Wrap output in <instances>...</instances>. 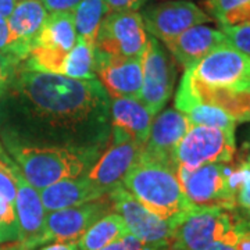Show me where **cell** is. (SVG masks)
<instances>
[{"label": "cell", "instance_id": "obj_32", "mask_svg": "<svg viewBox=\"0 0 250 250\" xmlns=\"http://www.w3.org/2000/svg\"><path fill=\"white\" fill-rule=\"evenodd\" d=\"M245 168H246L245 177H243L241 187L236 192V206H239L241 208H250V170L246 166H245Z\"/></svg>", "mask_w": 250, "mask_h": 250}, {"label": "cell", "instance_id": "obj_41", "mask_svg": "<svg viewBox=\"0 0 250 250\" xmlns=\"http://www.w3.org/2000/svg\"><path fill=\"white\" fill-rule=\"evenodd\" d=\"M0 250H22L20 246H7V248H0Z\"/></svg>", "mask_w": 250, "mask_h": 250}, {"label": "cell", "instance_id": "obj_21", "mask_svg": "<svg viewBox=\"0 0 250 250\" xmlns=\"http://www.w3.org/2000/svg\"><path fill=\"white\" fill-rule=\"evenodd\" d=\"M46 213L64 210L96 200L104 195L93 187L85 175L82 178L62 179L39 190Z\"/></svg>", "mask_w": 250, "mask_h": 250}, {"label": "cell", "instance_id": "obj_40", "mask_svg": "<svg viewBox=\"0 0 250 250\" xmlns=\"http://www.w3.org/2000/svg\"><path fill=\"white\" fill-rule=\"evenodd\" d=\"M241 161H243V164L248 167L250 170V152L249 153H246V156H245V159H242Z\"/></svg>", "mask_w": 250, "mask_h": 250}, {"label": "cell", "instance_id": "obj_37", "mask_svg": "<svg viewBox=\"0 0 250 250\" xmlns=\"http://www.w3.org/2000/svg\"><path fill=\"white\" fill-rule=\"evenodd\" d=\"M16 4L17 0H0V16L4 18L10 17Z\"/></svg>", "mask_w": 250, "mask_h": 250}, {"label": "cell", "instance_id": "obj_18", "mask_svg": "<svg viewBox=\"0 0 250 250\" xmlns=\"http://www.w3.org/2000/svg\"><path fill=\"white\" fill-rule=\"evenodd\" d=\"M175 110L189 120L192 126H211L225 131H235L236 121L223 108L202 103L195 95L190 71L185 70L175 95Z\"/></svg>", "mask_w": 250, "mask_h": 250}, {"label": "cell", "instance_id": "obj_38", "mask_svg": "<svg viewBox=\"0 0 250 250\" xmlns=\"http://www.w3.org/2000/svg\"><path fill=\"white\" fill-rule=\"evenodd\" d=\"M17 238L10 232L9 229L3 225L1 220H0V243H9V242H16Z\"/></svg>", "mask_w": 250, "mask_h": 250}, {"label": "cell", "instance_id": "obj_33", "mask_svg": "<svg viewBox=\"0 0 250 250\" xmlns=\"http://www.w3.org/2000/svg\"><path fill=\"white\" fill-rule=\"evenodd\" d=\"M46 10L52 13H72L75 7L80 4L81 0H41Z\"/></svg>", "mask_w": 250, "mask_h": 250}, {"label": "cell", "instance_id": "obj_15", "mask_svg": "<svg viewBox=\"0 0 250 250\" xmlns=\"http://www.w3.org/2000/svg\"><path fill=\"white\" fill-rule=\"evenodd\" d=\"M95 74L108 96L139 99L142 90L141 59H121L95 49Z\"/></svg>", "mask_w": 250, "mask_h": 250}, {"label": "cell", "instance_id": "obj_20", "mask_svg": "<svg viewBox=\"0 0 250 250\" xmlns=\"http://www.w3.org/2000/svg\"><path fill=\"white\" fill-rule=\"evenodd\" d=\"M228 43L223 31L207 25H196L187 29L167 43L175 60L185 68H192L205 56L218 46Z\"/></svg>", "mask_w": 250, "mask_h": 250}, {"label": "cell", "instance_id": "obj_7", "mask_svg": "<svg viewBox=\"0 0 250 250\" xmlns=\"http://www.w3.org/2000/svg\"><path fill=\"white\" fill-rule=\"evenodd\" d=\"M113 210L124 220L129 233L154 250H167L172 243L177 225L153 214L135 199L123 185L107 193Z\"/></svg>", "mask_w": 250, "mask_h": 250}, {"label": "cell", "instance_id": "obj_39", "mask_svg": "<svg viewBox=\"0 0 250 250\" xmlns=\"http://www.w3.org/2000/svg\"><path fill=\"white\" fill-rule=\"evenodd\" d=\"M238 214L241 217L242 223L245 224V227L250 229V208H242V211Z\"/></svg>", "mask_w": 250, "mask_h": 250}, {"label": "cell", "instance_id": "obj_42", "mask_svg": "<svg viewBox=\"0 0 250 250\" xmlns=\"http://www.w3.org/2000/svg\"><path fill=\"white\" fill-rule=\"evenodd\" d=\"M246 147H250V141L249 142H246Z\"/></svg>", "mask_w": 250, "mask_h": 250}, {"label": "cell", "instance_id": "obj_3", "mask_svg": "<svg viewBox=\"0 0 250 250\" xmlns=\"http://www.w3.org/2000/svg\"><path fill=\"white\" fill-rule=\"evenodd\" d=\"M24 178L36 190L62 179L80 178L88 174L104 147H56L27 146L4 142Z\"/></svg>", "mask_w": 250, "mask_h": 250}, {"label": "cell", "instance_id": "obj_35", "mask_svg": "<svg viewBox=\"0 0 250 250\" xmlns=\"http://www.w3.org/2000/svg\"><path fill=\"white\" fill-rule=\"evenodd\" d=\"M235 246H236L238 250H250V229H248L243 223L239 227L236 245Z\"/></svg>", "mask_w": 250, "mask_h": 250}, {"label": "cell", "instance_id": "obj_25", "mask_svg": "<svg viewBox=\"0 0 250 250\" xmlns=\"http://www.w3.org/2000/svg\"><path fill=\"white\" fill-rule=\"evenodd\" d=\"M60 75L74 80H95V47L77 38L75 46L65 57Z\"/></svg>", "mask_w": 250, "mask_h": 250}, {"label": "cell", "instance_id": "obj_17", "mask_svg": "<svg viewBox=\"0 0 250 250\" xmlns=\"http://www.w3.org/2000/svg\"><path fill=\"white\" fill-rule=\"evenodd\" d=\"M47 13L41 0H20L9 17L14 54L20 62L27 59L35 38L45 24Z\"/></svg>", "mask_w": 250, "mask_h": 250}, {"label": "cell", "instance_id": "obj_13", "mask_svg": "<svg viewBox=\"0 0 250 250\" xmlns=\"http://www.w3.org/2000/svg\"><path fill=\"white\" fill-rule=\"evenodd\" d=\"M113 143L100 154L85 178L103 195L120 187L125 175L138 163L143 145L129 138H111Z\"/></svg>", "mask_w": 250, "mask_h": 250}, {"label": "cell", "instance_id": "obj_30", "mask_svg": "<svg viewBox=\"0 0 250 250\" xmlns=\"http://www.w3.org/2000/svg\"><path fill=\"white\" fill-rule=\"evenodd\" d=\"M238 213V211H236ZM242 225V220L239 214H238V223L233 227L229 232L224 236L221 241L214 242L211 246H208L206 250H238L236 249V238H238V231H239V227Z\"/></svg>", "mask_w": 250, "mask_h": 250}, {"label": "cell", "instance_id": "obj_27", "mask_svg": "<svg viewBox=\"0 0 250 250\" xmlns=\"http://www.w3.org/2000/svg\"><path fill=\"white\" fill-rule=\"evenodd\" d=\"M228 43L250 57V24L242 27L221 28Z\"/></svg>", "mask_w": 250, "mask_h": 250}, {"label": "cell", "instance_id": "obj_11", "mask_svg": "<svg viewBox=\"0 0 250 250\" xmlns=\"http://www.w3.org/2000/svg\"><path fill=\"white\" fill-rule=\"evenodd\" d=\"M113 203L108 195L81 206L50 211L45 215L41 246L53 242L77 243L92 224L110 213Z\"/></svg>", "mask_w": 250, "mask_h": 250}, {"label": "cell", "instance_id": "obj_9", "mask_svg": "<svg viewBox=\"0 0 250 250\" xmlns=\"http://www.w3.org/2000/svg\"><path fill=\"white\" fill-rule=\"evenodd\" d=\"M147 38L138 11L108 13L100 24L95 49L121 59H141Z\"/></svg>", "mask_w": 250, "mask_h": 250}, {"label": "cell", "instance_id": "obj_2", "mask_svg": "<svg viewBox=\"0 0 250 250\" xmlns=\"http://www.w3.org/2000/svg\"><path fill=\"white\" fill-rule=\"evenodd\" d=\"M121 185L153 214L175 225L195 208L181 187L177 166L139 157Z\"/></svg>", "mask_w": 250, "mask_h": 250}, {"label": "cell", "instance_id": "obj_1", "mask_svg": "<svg viewBox=\"0 0 250 250\" xmlns=\"http://www.w3.org/2000/svg\"><path fill=\"white\" fill-rule=\"evenodd\" d=\"M6 95L4 142L82 149L106 147L111 138V102L98 78L20 70Z\"/></svg>", "mask_w": 250, "mask_h": 250}, {"label": "cell", "instance_id": "obj_12", "mask_svg": "<svg viewBox=\"0 0 250 250\" xmlns=\"http://www.w3.org/2000/svg\"><path fill=\"white\" fill-rule=\"evenodd\" d=\"M145 29L163 43H168L187 29L203 25L211 17L189 0H170L146 9L142 14Z\"/></svg>", "mask_w": 250, "mask_h": 250}, {"label": "cell", "instance_id": "obj_43", "mask_svg": "<svg viewBox=\"0 0 250 250\" xmlns=\"http://www.w3.org/2000/svg\"><path fill=\"white\" fill-rule=\"evenodd\" d=\"M249 121H250V108H249Z\"/></svg>", "mask_w": 250, "mask_h": 250}, {"label": "cell", "instance_id": "obj_10", "mask_svg": "<svg viewBox=\"0 0 250 250\" xmlns=\"http://www.w3.org/2000/svg\"><path fill=\"white\" fill-rule=\"evenodd\" d=\"M141 62L142 90L139 102L150 111L153 117H156L171 98L175 70L167 52L153 36L147 38Z\"/></svg>", "mask_w": 250, "mask_h": 250}, {"label": "cell", "instance_id": "obj_34", "mask_svg": "<svg viewBox=\"0 0 250 250\" xmlns=\"http://www.w3.org/2000/svg\"><path fill=\"white\" fill-rule=\"evenodd\" d=\"M11 49H13V39L10 34L9 21L7 18L0 16V52L11 53Z\"/></svg>", "mask_w": 250, "mask_h": 250}, {"label": "cell", "instance_id": "obj_8", "mask_svg": "<svg viewBox=\"0 0 250 250\" xmlns=\"http://www.w3.org/2000/svg\"><path fill=\"white\" fill-rule=\"evenodd\" d=\"M233 166L207 164L196 170L177 167L181 187L193 207L236 208V195L228 185V175Z\"/></svg>", "mask_w": 250, "mask_h": 250}, {"label": "cell", "instance_id": "obj_24", "mask_svg": "<svg viewBox=\"0 0 250 250\" xmlns=\"http://www.w3.org/2000/svg\"><path fill=\"white\" fill-rule=\"evenodd\" d=\"M106 13L107 7L104 0H81L72 11L77 38L83 39L88 45L95 47L99 28Z\"/></svg>", "mask_w": 250, "mask_h": 250}, {"label": "cell", "instance_id": "obj_23", "mask_svg": "<svg viewBox=\"0 0 250 250\" xmlns=\"http://www.w3.org/2000/svg\"><path fill=\"white\" fill-rule=\"evenodd\" d=\"M128 232L123 217L117 213H108L90 225L77 242V246L80 250H102L120 241Z\"/></svg>", "mask_w": 250, "mask_h": 250}, {"label": "cell", "instance_id": "obj_29", "mask_svg": "<svg viewBox=\"0 0 250 250\" xmlns=\"http://www.w3.org/2000/svg\"><path fill=\"white\" fill-rule=\"evenodd\" d=\"M102 250H154L152 248H149L147 245H145L143 242H141L138 238H135L132 233H126L125 236H123L120 241L114 242L111 245H108L107 248Z\"/></svg>", "mask_w": 250, "mask_h": 250}, {"label": "cell", "instance_id": "obj_5", "mask_svg": "<svg viewBox=\"0 0 250 250\" xmlns=\"http://www.w3.org/2000/svg\"><path fill=\"white\" fill-rule=\"evenodd\" d=\"M238 223L236 210L195 207L179 221L171 250H206L221 241Z\"/></svg>", "mask_w": 250, "mask_h": 250}, {"label": "cell", "instance_id": "obj_16", "mask_svg": "<svg viewBox=\"0 0 250 250\" xmlns=\"http://www.w3.org/2000/svg\"><path fill=\"white\" fill-rule=\"evenodd\" d=\"M192 128L187 117L175 108H166L153 118L147 141L142 147L141 157L175 166L174 152L181 139Z\"/></svg>", "mask_w": 250, "mask_h": 250}, {"label": "cell", "instance_id": "obj_31", "mask_svg": "<svg viewBox=\"0 0 250 250\" xmlns=\"http://www.w3.org/2000/svg\"><path fill=\"white\" fill-rule=\"evenodd\" d=\"M145 0H104L107 13L116 11H136L142 7Z\"/></svg>", "mask_w": 250, "mask_h": 250}, {"label": "cell", "instance_id": "obj_14", "mask_svg": "<svg viewBox=\"0 0 250 250\" xmlns=\"http://www.w3.org/2000/svg\"><path fill=\"white\" fill-rule=\"evenodd\" d=\"M11 174L17 188L16 213L18 220V246L22 250H34L41 246L46 211L39 190L29 185L16 163L11 168Z\"/></svg>", "mask_w": 250, "mask_h": 250}, {"label": "cell", "instance_id": "obj_36", "mask_svg": "<svg viewBox=\"0 0 250 250\" xmlns=\"http://www.w3.org/2000/svg\"><path fill=\"white\" fill-rule=\"evenodd\" d=\"M39 250H80L77 243H64V242H53L42 246Z\"/></svg>", "mask_w": 250, "mask_h": 250}, {"label": "cell", "instance_id": "obj_26", "mask_svg": "<svg viewBox=\"0 0 250 250\" xmlns=\"http://www.w3.org/2000/svg\"><path fill=\"white\" fill-rule=\"evenodd\" d=\"M21 62L14 54L0 52V99L4 98L13 81L20 71Z\"/></svg>", "mask_w": 250, "mask_h": 250}, {"label": "cell", "instance_id": "obj_28", "mask_svg": "<svg viewBox=\"0 0 250 250\" xmlns=\"http://www.w3.org/2000/svg\"><path fill=\"white\" fill-rule=\"evenodd\" d=\"M248 3H250V0H206L205 6L207 11L217 20L225 13L242 7Z\"/></svg>", "mask_w": 250, "mask_h": 250}, {"label": "cell", "instance_id": "obj_19", "mask_svg": "<svg viewBox=\"0 0 250 250\" xmlns=\"http://www.w3.org/2000/svg\"><path fill=\"white\" fill-rule=\"evenodd\" d=\"M154 117L135 98H116L110 103V124L113 138H129L145 145Z\"/></svg>", "mask_w": 250, "mask_h": 250}, {"label": "cell", "instance_id": "obj_22", "mask_svg": "<svg viewBox=\"0 0 250 250\" xmlns=\"http://www.w3.org/2000/svg\"><path fill=\"white\" fill-rule=\"evenodd\" d=\"M77 42L74 14L64 13H52L47 16L45 24L35 38L32 46L41 47L46 52L67 56Z\"/></svg>", "mask_w": 250, "mask_h": 250}, {"label": "cell", "instance_id": "obj_4", "mask_svg": "<svg viewBox=\"0 0 250 250\" xmlns=\"http://www.w3.org/2000/svg\"><path fill=\"white\" fill-rule=\"evenodd\" d=\"M236 152L235 131L211 126H192L174 152L175 166L196 170L207 164H227Z\"/></svg>", "mask_w": 250, "mask_h": 250}, {"label": "cell", "instance_id": "obj_6", "mask_svg": "<svg viewBox=\"0 0 250 250\" xmlns=\"http://www.w3.org/2000/svg\"><path fill=\"white\" fill-rule=\"evenodd\" d=\"M188 70L208 88L250 92V57L229 43L215 47Z\"/></svg>", "mask_w": 250, "mask_h": 250}]
</instances>
